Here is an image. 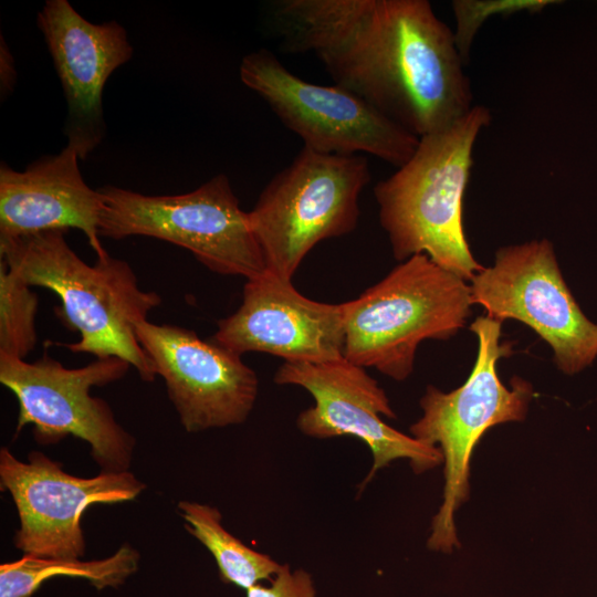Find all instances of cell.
<instances>
[{"label": "cell", "mask_w": 597, "mask_h": 597, "mask_svg": "<svg viewBox=\"0 0 597 597\" xmlns=\"http://www.w3.org/2000/svg\"><path fill=\"white\" fill-rule=\"evenodd\" d=\"M36 23L66 101V145L85 160L106 135L105 83L132 59L134 48L118 22H90L67 0H48Z\"/></svg>", "instance_id": "15"}, {"label": "cell", "mask_w": 597, "mask_h": 597, "mask_svg": "<svg viewBox=\"0 0 597 597\" xmlns=\"http://www.w3.org/2000/svg\"><path fill=\"white\" fill-rule=\"evenodd\" d=\"M139 559V553L128 544L94 561L23 555L0 565V597H32L42 584L60 576L85 579L98 590L115 588L138 570Z\"/></svg>", "instance_id": "17"}, {"label": "cell", "mask_w": 597, "mask_h": 597, "mask_svg": "<svg viewBox=\"0 0 597 597\" xmlns=\"http://www.w3.org/2000/svg\"><path fill=\"white\" fill-rule=\"evenodd\" d=\"M211 341L241 356L255 352L284 362L337 360L345 348L343 307L311 300L292 280L266 270L247 280L240 306L218 322Z\"/></svg>", "instance_id": "14"}, {"label": "cell", "mask_w": 597, "mask_h": 597, "mask_svg": "<svg viewBox=\"0 0 597 597\" xmlns=\"http://www.w3.org/2000/svg\"><path fill=\"white\" fill-rule=\"evenodd\" d=\"M0 260V355L24 359L36 344L39 297Z\"/></svg>", "instance_id": "19"}, {"label": "cell", "mask_w": 597, "mask_h": 597, "mask_svg": "<svg viewBox=\"0 0 597 597\" xmlns=\"http://www.w3.org/2000/svg\"><path fill=\"white\" fill-rule=\"evenodd\" d=\"M471 306L467 281L427 254H413L358 297L342 303L344 357L405 380L413 370L419 344L455 335Z\"/></svg>", "instance_id": "5"}, {"label": "cell", "mask_w": 597, "mask_h": 597, "mask_svg": "<svg viewBox=\"0 0 597 597\" xmlns=\"http://www.w3.org/2000/svg\"><path fill=\"white\" fill-rule=\"evenodd\" d=\"M277 385L300 386L314 405L298 413L297 429L315 439L350 436L363 441L373 455L371 468L358 494L375 474L391 462L407 459L416 474L443 464L438 447L426 444L387 425L395 419L385 390L366 368L345 357L325 363L284 362L274 374Z\"/></svg>", "instance_id": "11"}, {"label": "cell", "mask_w": 597, "mask_h": 597, "mask_svg": "<svg viewBox=\"0 0 597 597\" xmlns=\"http://www.w3.org/2000/svg\"><path fill=\"white\" fill-rule=\"evenodd\" d=\"M136 336L166 385L181 426L199 432L243 423L259 391L255 371L241 355L193 331L143 321Z\"/></svg>", "instance_id": "13"}, {"label": "cell", "mask_w": 597, "mask_h": 597, "mask_svg": "<svg viewBox=\"0 0 597 597\" xmlns=\"http://www.w3.org/2000/svg\"><path fill=\"white\" fill-rule=\"evenodd\" d=\"M65 230H49L0 240V256L30 286L54 292L55 308L63 322L80 333V339L62 344L72 353L96 358L119 357L144 381L156 373L139 344L135 327L161 303V296L144 291L132 266L108 255L94 265L84 262L65 240Z\"/></svg>", "instance_id": "2"}, {"label": "cell", "mask_w": 597, "mask_h": 597, "mask_svg": "<svg viewBox=\"0 0 597 597\" xmlns=\"http://www.w3.org/2000/svg\"><path fill=\"white\" fill-rule=\"evenodd\" d=\"M312 575L303 568L291 569L283 564L281 570L265 586L256 584L245 590V597H316Z\"/></svg>", "instance_id": "20"}, {"label": "cell", "mask_w": 597, "mask_h": 597, "mask_svg": "<svg viewBox=\"0 0 597 597\" xmlns=\"http://www.w3.org/2000/svg\"><path fill=\"white\" fill-rule=\"evenodd\" d=\"M98 190L103 197L101 237L167 241L222 275L250 280L268 270L249 212L240 208L224 174L175 196H148L111 185Z\"/></svg>", "instance_id": "7"}, {"label": "cell", "mask_w": 597, "mask_h": 597, "mask_svg": "<svg viewBox=\"0 0 597 597\" xmlns=\"http://www.w3.org/2000/svg\"><path fill=\"white\" fill-rule=\"evenodd\" d=\"M241 82L258 94L304 146L322 154L371 155L399 168L419 137L339 85H320L289 71L269 50L247 54Z\"/></svg>", "instance_id": "9"}, {"label": "cell", "mask_w": 597, "mask_h": 597, "mask_svg": "<svg viewBox=\"0 0 597 597\" xmlns=\"http://www.w3.org/2000/svg\"><path fill=\"white\" fill-rule=\"evenodd\" d=\"M370 177L364 155L322 154L303 147L249 211L266 269L292 280L316 244L354 231L360 216L359 196Z\"/></svg>", "instance_id": "6"}, {"label": "cell", "mask_w": 597, "mask_h": 597, "mask_svg": "<svg viewBox=\"0 0 597 597\" xmlns=\"http://www.w3.org/2000/svg\"><path fill=\"white\" fill-rule=\"evenodd\" d=\"M186 530L212 555L221 580L244 590L271 580L283 567L271 556L247 546L222 525L220 511L205 503L180 501Z\"/></svg>", "instance_id": "18"}, {"label": "cell", "mask_w": 597, "mask_h": 597, "mask_svg": "<svg viewBox=\"0 0 597 597\" xmlns=\"http://www.w3.org/2000/svg\"><path fill=\"white\" fill-rule=\"evenodd\" d=\"M472 305L496 321L517 320L553 349L558 369L574 375L597 356V324L566 285L547 239L500 248L494 264L470 281Z\"/></svg>", "instance_id": "10"}, {"label": "cell", "mask_w": 597, "mask_h": 597, "mask_svg": "<svg viewBox=\"0 0 597 597\" xmlns=\"http://www.w3.org/2000/svg\"><path fill=\"white\" fill-rule=\"evenodd\" d=\"M130 367L115 356L66 368L46 353L33 363L0 355V383L19 404L15 433L31 425L41 444L73 436L90 444L102 471H129L135 439L116 421L109 405L90 390L122 379Z\"/></svg>", "instance_id": "8"}, {"label": "cell", "mask_w": 597, "mask_h": 597, "mask_svg": "<svg viewBox=\"0 0 597 597\" xmlns=\"http://www.w3.org/2000/svg\"><path fill=\"white\" fill-rule=\"evenodd\" d=\"M501 324L488 315L471 323L479 348L470 376L450 392L428 386L420 399L422 416L409 428L410 436L438 447L443 457L442 501L427 540L432 552L450 554L461 546L454 514L469 500L470 461L481 437L496 425L523 421L534 395L520 377L511 380V388L500 380L496 364L511 353L510 343H500Z\"/></svg>", "instance_id": "4"}, {"label": "cell", "mask_w": 597, "mask_h": 597, "mask_svg": "<svg viewBox=\"0 0 597 597\" xmlns=\"http://www.w3.org/2000/svg\"><path fill=\"white\" fill-rule=\"evenodd\" d=\"M491 118L485 106L474 105L448 128L420 137L412 156L374 187L398 261L423 253L467 282L483 269L465 238L462 201L474 143Z\"/></svg>", "instance_id": "3"}, {"label": "cell", "mask_w": 597, "mask_h": 597, "mask_svg": "<svg viewBox=\"0 0 597 597\" xmlns=\"http://www.w3.org/2000/svg\"><path fill=\"white\" fill-rule=\"evenodd\" d=\"M0 484L10 493L20 520L15 548L24 555L61 559L85 555L81 517L88 506L132 501L146 488L129 471L80 478L42 452H30L23 462L8 448L0 450Z\"/></svg>", "instance_id": "12"}, {"label": "cell", "mask_w": 597, "mask_h": 597, "mask_svg": "<svg viewBox=\"0 0 597 597\" xmlns=\"http://www.w3.org/2000/svg\"><path fill=\"white\" fill-rule=\"evenodd\" d=\"M78 155L65 146L45 155L23 171L0 165V240L49 230L82 231L97 259L109 254L100 241L103 197L88 187Z\"/></svg>", "instance_id": "16"}, {"label": "cell", "mask_w": 597, "mask_h": 597, "mask_svg": "<svg viewBox=\"0 0 597 597\" xmlns=\"http://www.w3.org/2000/svg\"><path fill=\"white\" fill-rule=\"evenodd\" d=\"M17 70L14 57L1 35L0 41V95L1 101L6 100L14 90L17 84Z\"/></svg>", "instance_id": "21"}, {"label": "cell", "mask_w": 597, "mask_h": 597, "mask_svg": "<svg viewBox=\"0 0 597 597\" xmlns=\"http://www.w3.org/2000/svg\"><path fill=\"white\" fill-rule=\"evenodd\" d=\"M287 51L313 53L336 85L417 137L474 106L457 38L427 0H277Z\"/></svg>", "instance_id": "1"}]
</instances>
